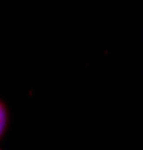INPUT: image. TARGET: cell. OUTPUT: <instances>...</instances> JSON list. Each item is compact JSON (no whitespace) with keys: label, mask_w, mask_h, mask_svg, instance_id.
Wrapping results in <instances>:
<instances>
[{"label":"cell","mask_w":143,"mask_h":150,"mask_svg":"<svg viewBox=\"0 0 143 150\" xmlns=\"http://www.w3.org/2000/svg\"><path fill=\"white\" fill-rule=\"evenodd\" d=\"M6 125H8V111H6L5 104L0 101V138H2V135L5 134Z\"/></svg>","instance_id":"1"}]
</instances>
